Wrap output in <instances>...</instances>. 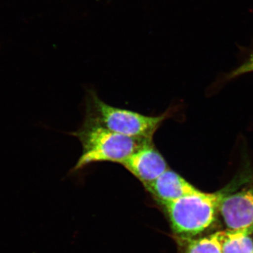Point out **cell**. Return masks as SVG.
Returning <instances> with one entry per match:
<instances>
[{
    "label": "cell",
    "mask_w": 253,
    "mask_h": 253,
    "mask_svg": "<svg viewBox=\"0 0 253 253\" xmlns=\"http://www.w3.org/2000/svg\"><path fill=\"white\" fill-rule=\"evenodd\" d=\"M253 72V54L249 56V59L246 60L243 64L239 67L236 68L229 74V78L239 77L242 75Z\"/></svg>",
    "instance_id": "cell-9"
},
{
    "label": "cell",
    "mask_w": 253,
    "mask_h": 253,
    "mask_svg": "<svg viewBox=\"0 0 253 253\" xmlns=\"http://www.w3.org/2000/svg\"><path fill=\"white\" fill-rule=\"evenodd\" d=\"M234 186L214 193L199 190L163 206L174 236L192 238L204 232L215 221L221 201Z\"/></svg>",
    "instance_id": "cell-1"
},
{
    "label": "cell",
    "mask_w": 253,
    "mask_h": 253,
    "mask_svg": "<svg viewBox=\"0 0 253 253\" xmlns=\"http://www.w3.org/2000/svg\"><path fill=\"white\" fill-rule=\"evenodd\" d=\"M179 253H221L219 231L206 237L182 238L174 236Z\"/></svg>",
    "instance_id": "cell-8"
},
{
    "label": "cell",
    "mask_w": 253,
    "mask_h": 253,
    "mask_svg": "<svg viewBox=\"0 0 253 253\" xmlns=\"http://www.w3.org/2000/svg\"><path fill=\"white\" fill-rule=\"evenodd\" d=\"M251 234L249 230L219 231L221 253H253Z\"/></svg>",
    "instance_id": "cell-7"
},
{
    "label": "cell",
    "mask_w": 253,
    "mask_h": 253,
    "mask_svg": "<svg viewBox=\"0 0 253 253\" xmlns=\"http://www.w3.org/2000/svg\"><path fill=\"white\" fill-rule=\"evenodd\" d=\"M86 104L85 122L104 126L118 134L145 140H153L156 131L171 114L168 111L160 116H149L115 107L100 99L94 92L89 95Z\"/></svg>",
    "instance_id": "cell-3"
},
{
    "label": "cell",
    "mask_w": 253,
    "mask_h": 253,
    "mask_svg": "<svg viewBox=\"0 0 253 253\" xmlns=\"http://www.w3.org/2000/svg\"><path fill=\"white\" fill-rule=\"evenodd\" d=\"M219 212L229 230L253 232V186L229 193L221 201Z\"/></svg>",
    "instance_id": "cell-5"
},
{
    "label": "cell",
    "mask_w": 253,
    "mask_h": 253,
    "mask_svg": "<svg viewBox=\"0 0 253 253\" xmlns=\"http://www.w3.org/2000/svg\"><path fill=\"white\" fill-rule=\"evenodd\" d=\"M81 141L83 153L73 172L100 162H113L122 165L131 154L144 144L145 139L118 134L104 126L85 122L78 130L73 132Z\"/></svg>",
    "instance_id": "cell-2"
},
{
    "label": "cell",
    "mask_w": 253,
    "mask_h": 253,
    "mask_svg": "<svg viewBox=\"0 0 253 253\" xmlns=\"http://www.w3.org/2000/svg\"><path fill=\"white\" fill-rule=\"evenodd\" d=\"M144 188L161 206L199 191L185 178L169 168Z\"/></svg>",
    "instance_id": "cell-6"
},
{
    "label": "cell",
    "mask_w": 253,
    "mask_h": 253,
    "mask_svg": "<svg viewBox=\"0 0 253 253\" xmlns=\"http://www.w3.org/2000/svg\"><path fill=\"white\" fill-rule=\"evenodd\" d=\"M122 166L144 187L154 182L169 169L166 158L156 149L153 140L145 141Z\"/></svg>",
    "instance_id": "cell-4"
}]
</instances>
